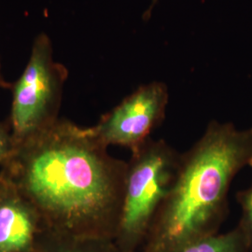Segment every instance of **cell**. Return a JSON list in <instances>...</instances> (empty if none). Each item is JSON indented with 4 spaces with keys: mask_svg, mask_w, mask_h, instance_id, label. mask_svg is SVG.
Instances as JSON below:
<instances>
[{
    "mask_svg": "<svg viewBox=\"0 0 252 252\" xmlns=\"http://www.w3.org/2000/svg\"><path fill=\"white\" fill-rule=\"evenodd\" d=\"M0 170L36 207L47 229L115 239L127 162L112 157L91 127L59 119L15 145Z\"/></svg>",
    "mask_w": 252,
    "mask_h": 252,
    "instance_id": "cell-1",
    "label": "cell"
},
{
    "mask_svg": "<svg viewBox=\"0 0 252 252\" xmlns=\"http://www.w3.org/2000/svg\"><path fill=\"white\" fill-rule=\"evenodd\" d=\"M252 167V127L212 121L186 153L138 252H178L219 234L234 177Z\"/></svg>",
    "mask_w": 252,
    "mask_h": 252,
    "instance_id": "cell-2",
    "label": "cell"
},
{
    "mask_svg": "<svg viewBox=\"0 0 252 252\" xmlns=\"http://www.w3.org/2000/svg\"><path fill=\"white\" fill-rule=\"evenodd\" d=\"M131 153L114 239L119 252H138L142 247L175 181L181 155L163 139L152 137Z\"/></svg>",
    "mask_w": 252,
    "mask_h": 252,
    "instance_id": "cell-3",
    "label": "cell"
},
{
    "mask_svg": "<svg viewBox=\"0 0 252 252\" xmlns=\"http://www.w3.org/2000/svg\"><path fill=\"white\" fill-rule=\"evenodd\" d=\"M68 71L54 60L50 37L36 36L27 66L12 83L9 126L14 144L43 132L59 120L63 85Z\"/></svg>",
    "mask_w": 252,
    "mask_h": 252,
    "instance_id": "cell-4",
    "label": "cell"
},
{
    "mask_svg": "<svg viewBox=\"0 0 252 252\" xmlns=\"http://www.w3.org/2000/svg\"><path fill=\"white\" fill-rule=\"evenodd\" d=\"M168 98L167 86L163 82L153 81L141 85L91 128L107 147L116 145L133 152L161 126Z\"/></svg>",
    "mask_w": 252,
    "mask_h": 252,
    "instance_id": "cell-5",
    "label": "cell"
},
{
    "mask_svg": "<svg viewBox=\"0 0 252 252\" xmlns=\"http://www.w3.org/2000/svg\"><path fill=\"white\" fill-rule=\"evenodd\" d=\"M45 229L36 207L0 170V252H30Z\"/></svg>",
    "mask_w": 252,
    "mask_h": 252,
    "instance_id": "cell-6",
    "label": "cell"
},
{
    "mask_svg": "<svg viewBox=\"0 0 252 252\" xmlns=\"http://www.w3.org/2000/svg\"><path fill=\"white\" fill-rule=\"evenodd\" d=\"M30 252H119L112 239L80 237L43 229Z\"/></svg>",
    "mask_w": 252,
    "mask_h": 252,
    "instance_id": "cell-7",
    "label": "cell"
},
{
    "mask_svg": "<svg viewBox=\"0 0 252 252\" xmlns=\"http://www.w3.org/2000/svg\"><path fill=\"white\" fill-rule=\"evenodd\" d=\"M178 252H252V250L243 228L238 223L228 233L207 236Z\"/></svg>",
    "mask_w": 252,
    "mask_h": 252,
    "instance_id": "cell-8",
    "label": "cell"
},
{
    "mask_svg": "<svg viewBox=\"0 0 252 252\" xmlns=\"http://www.w3.org/2000/svg\"><path fill=\"white\" fill-rule=\"evenodd\" d=\"M236 200L242 209V215L238 223L243 228L252 252V183L247 189L239 190L236 193Z\"/></svg>",
    "mask_w": 252,
    "mask_h": 252,
    "instance_id": "cell-9",
    "label": "cell"
},
{
    "mask_svg": "<svg viewBox=\"0 0 252 252\" xmlns=\"http://www.w3.org/2000/svg\"><path fill=\"white\" fill-rule=\"evenodd\" d=\"M15 148L9 121L0 122V167L13 153Z\"/></svg>",
    "mask_w": 252,
    "mask_h": 252,
    "instance_id": "cell-10",
    "label": "cell"
},
{
    "mask_svg": "<svg viewBox=\"0 0 252 252\" xmlns=\"http://www.w3.org/2000/svg\"><path fill=\"white\" fill-rule=\"evenodd\" d=\"M11 87H12V83L5 81L2 78V75H1V72H0V89H9V90H10Z\"/></svg>",
    "mask_w": 252,
    "mask_h": 252,
    "instance_id": "cell-11",
    "label": "cell"
},
{
    "mask_svg": "<svg viewBox=\"0 0 252 252\" xmlns=\"http://www.w3.org/2000/svg\"><path fill=\"white\" fill-rule=\"evenodd\" d=\"M157 1H158V0H153V2H152V4H151L150 8L145 12L144 15H143L145 21H147L148 19L151 17V14H152V11H153V9L154 8V5L157 3Z\"/></svg>",
    "mask_w": 252,
    "mask_h": 252,
    "instance_id": "cell-12",
    "label": "cell"
}]
</instances>
